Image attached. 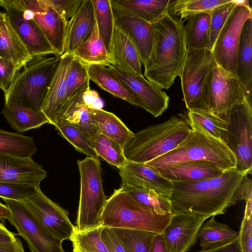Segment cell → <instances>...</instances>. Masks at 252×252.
Wrapping results in <instances>:
<instances>
[{
	"label": "cell",
	"instance_id": "22",
	"mask_svg": "<svg viewBox=\"0 0 252 252\" xmlns=\"http://www.w3.org/2000/svg\"><path fill=\"white\" fill-rule=\"evenodd\" d=\"M81 91L68 99L60 110L57 122H64L77 127L89 140L99 133L93 109L85 103Z\"/></svg>",
	"mask_w": 252,
	"mask_h": 252
},
{
	"label": "cell",
	"instance_id": "27",
	"mask_svg": "<svg viewBox=\"0 0 252 252\" xmlns=\"http://www.w3.org/2000/svg\"><path fill=\"white\" fill-rule=\"evenodd\" d=\"M88 72L90 80L100 88L116 97L143 108L141 101L125 87L112 66L91 64L88 65Z\"/></svg>",
	"mask_w": 252,
	"mask_h": 252
},
{
	"label": "cell",
	"instance_id": "15",
	"mask_svg": "<svg viewBox=\"0 0 252 252\" xmlns=\"http://www.w3.org/2000/svg\"><path fill=\"white\" fill-rule=\"evenodd\" d=\"M39 27L58 56L64 54L67 22L44 0H13Z\"/></svg>",
	"mask_w": 252,
	"mask_h": 252
},
{
	"label": "cell",
	"instance_id": "38",
	"mask_svg": "<svg viewBox=\"0 0 252 252\" xmlns=\"http://www.w3.org/2000/svg\"><path fill=\"white\" fill-rule=\"evenodd\" d=\"M92 2L99 33L109 54L115 27L111 0H92Z\"/></svg>",
	"mask_w": 252,
	"mask_h": 252
},
{
	"label": "cell",
	"instance_id": "55",
	"mask_svg": "<svg viewBox=\"0 0 252 252\" xmlns=\"http://www.w3.org/2000/svg\"><path fill=\"white\" fill-rule=\"evenodd\" d=\"M16 239L15 234L10 231L0 222V244L13 243Z\"/></svg>",
	"mask_w": 252,
	"mask_h": 252
},
{
	"label": "cell",
	"instance_id": "2",
	"mask_svg": "<svg viewBox=\"0 0 252 252\" xmlns=\"http://www.w3.org/2000/svg\"><path fill=\"white\" fill-rule=\"evenodd\" d=\"M184 22L167 11L152 23L153 45L144 75L161 90L173 85L184 65L187 52Z\"/></svg>",
	"mask_w": 252,
	"mask_h": 252
},
{
	"label": "cell",
	"instance_id": "3",
	"mask_svg": "<svg viewBox=\"0 0 252 252\" xmlns=\"http://www.w3.org/2000/svg\"><path fill=\"white\" fill-rule=\"evenodd\" d=\"M191 130L185 116H172L163 123L134 133L123 147L124 156L127 161L147 162L176 148Z\"/></svg>",
	"mask_w": 252,
	"mask_h": 252
},
{
	"label": "cell",
	"instance_id": "23",
	"mask_svg": "<svg viewBox=\"0 0 252 252\" xmlns=\"http://www.w3.org/2000/svg\"><path fill=\"white\" fill-rule=\"evenodd\" d=\"M94 20L92 0H83L76 13L67 23L63 54L72 55L88 38L93 29Z\"/></svg>",
	"mask_w": 252,
	"mask_h": 252
},
{
	"label": "cell",
	"instance_id": "17",
	"mask_svg": "<svg viewBox=\"0 0 252 252\" xmlns=\"http://www.w3.org/2000/svg\"><path fill=\"white\" fill-rule=\"evenodd\" d=\"M112 67L125 87L141 101L144 109L158 117L167 109L169 97L161 89L143 75Z\"/></svg>",
	"mask_w": 252,
	"mask_h": 252
},
{
	"label": "cell",
	"instance_id": "39",
	"mask_svg": "<svg viewBox=\"0 0 252 252\" xmlns=\"http://www.w3.org/2000/svg\"><path fill=\"white\" fill-rule=\"evenodd\" d=\"M231 0H171L168 13L181 19L201 13H208L216 7Z\"/></svg>",
	"mask_w": 252,
	"mask_h": 252
},
{
	"label": "cell",
	"instance_id": "12",
	"mask_svg": "<svg viewBox=\"0 0 252 252\" xmlns=\"http://www.w3.org/2000/svg\"><path fill=\"white\" fill-rule=\"evenodd\" d=\"M246 99H248L245 87L239 78L227 72L215 63L208 112L227 123L231 110Z\"/></svg>",
	"mask_w": 252,
	"mask_h": 252
},
{
	"label": "cell",
	"instance_id": "41",
	"mask_svg": "<svg viewBox=\"0 0 252 252\" xmlns=\"http://www.w3.org/2000/svg\"><path fill=\"white\" fill-rule=\"evenodd\" d=\"M90 141L97 155L108 163L119 168L127 161L122 147L100 132Z\"/></svg>",
	"mask_w": 252,
	"mask_h": 252
},
{
	"label": "cell",
	"instance_id": "53",
	"mask_svg": "<svg viewBox=\"0 0 252 252\" xmlns=\"http://www.w3.org/2000/svg\"><path fill=\"white\" fill-rule=\"evenodd\" d=\"M0 252H25L22 242L17 237L16 241L10 244H0Z\"/></svg>",
	"mask_w": 252,
	"mask_h": 252
},
{
	"label": "cell",
	"instance_id": "4",
	"mask_svg": "<svg viewBox=\"0 0 252 252\" xmlns=\"http://www.w3.org/2000/svg\"><path fill=\"white\" fill-rule=\"evenodd\" d=\"M189 125L190 132L178 146L145 163L157 168L173 163L203 161L216 165L223 171L236 168V158L225 143L198 126Z\"/></svg>",
	"mask_w": 252,
	"mask_h": 252
},
{
	"label": "cell",
	"instance_id": "35",
	"mask_svg": "<svg viewBox=\"0 0 252 252\" xmlns=\"http://www.w3.org/2000/svg\"><path fill=\"white\" fill-rule=\"evenodd\" d=\"M36 152L33 138L0 129V155L31 158Z\"/></svg>",
	"mask_w": 252,
	"mask_h": 252
},
{
	"label": "cell",
	"instance_id": "32",
	"mask_svg": "<svg viewBox=\"0 0 252 252\" xmlns=\"http://www.w3.org/2000/svg\"><path fill=\"white\" fill-rule=\"evenodd\" d=\"M197 236L201 250H207L234 242L238 239L239 232L226 223L217 222L215 216H212L210 220L201 225Z\"/></svg>",
	"mask_w": 252,
	"mask_h": 252
},
{
	"label": "cell",
	"instance_id": "10",
	"mask_svg": "<svg viewBox=\"0 0 252 252\" xmlns=\"http://www.w3.org/2000/svg\"><path fill=\"white\" fill-rule=\"evenodd\" d=\"M225 144L235 155L236 168L248 175L252 171V107L246 99L230 111Z\"/></svg>",
	"mask_w": 252,
	"mask_h": 252
},
{
	"label": "cell",
	"instance_id": "37",
	"mask_svg": "<svg viewBox=\"0 0 252 252\" xmlns=\"http://www.w3.org/2000/svg\"><path fill=\"white\" fill-rule=\"evenodd\" d=\"M139 203L156 211L173 214L169 197L151 189H143L122 184L120 187Z\"/></svg>",
	"mask_w": 252,
	"mask_h": 252
},
{
	"label": "cell",
	"instance_id": "29",
	"mask_svg": "<svg viewBox=\"0 0 252 252\" xmlns=\"http://www.w3.org/2000/svg\"><path fill=\"white\" fill-rule=\"evenodd\" d=\"M252 18L243 27L240 39L237 76L245 87L248 98L252 101Z\"/></svg>",
	"mask_w": 252,
	"mask_h": 252
},
{
	"label": "cell",
	"instance_id": "25",
	"mask_svg": "<svg viewBox=\"0 0 252 252\" xmlns=\"http://www.w3.org/2000/svg\"><path fill=\"white\" fill-rule=\"evenodd\" d=\"M112 66L143 76L137 51L129 38L115 26L109 53Z\"/></svg>",
	"mask_w": 252,
	"mask_h": 252
},
{
	"label": "cell",
	"instance_id": "40",
	"mask_svg": "<svg viewBox=\"0 0 252 252\" xmlns=\"http://www.w3.org/2000/svg\"><path fill=\"white\" fill-rule=\"evenodd\" d=\"M126 252H150L153 240L158 233L150 231L111 228Z\"/></svg>",
	"mask_w": 252,
	"mask_h": 252
},
{
	"label": "cell",
	"instance_id": "48",
	"mask_svg": "<svg viewBox=\"0 0 252 252\" xmlns=\"http://www.w3.org/2000/svg\"><path fill=\"white\" fill-rule=\"evenodd\" d=\"M19 71L13 63L0 58V89L4 94L10 90Z\"/></svg>",
	"mask_w": 252,
	"mask_h": 252
},
{
	"label": "cell",
	"instance_id": "36",
	"mask_svg": "<svg viewBox=\"0 0 252 252\" xmlns=\"http://www.w3.org/2000/svg\"><path fill=\"white\" fill-rule=\"evenodd\" d=\"M186 118L190 124L225 143L227 125L224 121L208 111L202 110L188 111Z\"/></svg>",
	"mask_w": 252,
	"mask_h": 252
},
{
	"label": "cell",
	"instance_id": "7",
	"mask_svg": "<svg viewBox=\"0 0 252 252\" xmlns=\"http://www.w3.org/2000/svg\"><path fill=\"white\" fill-rule=\"evenodd\" d=\"M80 178V191L75 230L82 232L101 225V217L107 198L98 158L86 157L78 160Z\"/></svg>",
	"mask_w": 252,
	"mask_h": 252
},
{
	"label": "cell",
	"instance_id": "31",
	"mask_svg": "<svg viewBox=\"0 0 252 252\" xmlns=\"http://www.w3.org/2000/svg\"><path fill=\"white\" fill-rule=\"evenodd\" d=\"M1 113L11 127L19 132L37 128L48 123L41 113L15 103H5Z\"/></svg>",
	"mask_w": 252,
	"mask_h": 252
},
{
	"label": "cell",
	"instance_id": "49",
	"mask_svg": "<svg viewBox=\"0 0 252 252\" xmlns=\"http://www.w3.org/2000/svg\"><path fill=\"white\" fill-rule=\"evenodd\" d=\"M238 232L242 252H252V215L244 216Z\"/></svg>",
	"mask_w": 252,
	"mask_h": 252
},
{
	"label": "cell",
	"instance_id": "6",
	"mask_svg": "<svg viewBox=\"0 0 252 252\" xmlns=\"http://www.w3.org/2000/svg\"><path fill=\"white\" fill-rule=\"evenodd\" d=\"M61 56L33 58L18 73L8 92L5 103L13 102L36 112L41 107Z\"/></svg>",
	"mask_w": 252,
	"mask_h": 252
},
{
	"label": "cell",
	"instance_id": "52",
	"mask_svg": "<svg viewBox=\"0 0 252 252\" xmlns=\"http://www.w3.org/2000/svg\"><path fill=\"white\" fill-rule=\"evenodd\" d=\"M196 252H242L238 239L233 242L216 248L200 250Z\"/></svg>",
	"mask_w": 252,
	"mask_h": 252
},
{
	"label": "cell",
	"instance_id": "42",
	"mask_svg": "<svg viewBox=\"0 0 252 252\" xmlns=\"http://www.w3.org/2000/svg\"><path fill=\"white\" fill-rule=\"evenodd\" d=\"M103 226L79 232L75 230L70 239L73 252H109L101 239Z\"/></svg>",
	"mask_w": 252,
	"mask_h": 252
},
{
	"label": "cell",
	"instance_id": "16",
	"mask_svg": "<svg viewBox=\"0 0 252 252\" xmlns=\"http://www.w3.org/2000/svg\"><path fill=\"white\" fill-rule=\"evenodd\" d=\"M205 216L189 213H173L168 224L162 233L168 252H187L197 239Z\"/></svg>",
	"mask_w": 252,
	"mask_h": 252
},
{
	"label": "cell",
	"instance_id": "20",
	"mask_svg": "<svg viewBox=\"0 0 252 252\" xmlns=\"http://www.w3.org/2000/svg\"><path fill=\"white\" fill-rule=\"evenodd\" d=\"M112 7L115 26L129 38L137 51L141 64L144 65L152 48V23Z\"/></svg>",
	"mask_w": 252,
	"mask_h": 252
},
{
	"label": "cell",
	"instance_id": "51",
	"mask_svg": "<svg viewBox=\"0 0 252 252\" xmlns=\"http://www.w3.org/2000/svg\"><path fill=\"white\" fill-rule=\"evenodd\" d=\"M83 98L85 104L93 109H102L104 103L98 93L90 88L83 93Z\"/></svg>",
	"mask_w": 252,
	"mask_h": 252
},
{
	"label": "cell",
	"instance_id": "18",
	"mask_svg": "<svg viewBox=\"0 0 252 252\" xmlns=\"http://www.w3.org/2000/svg\"><path fill=\"white\" fill-rule=\"evenodd\" d=\"M47 176L42 166L32 158L0 155V182L26 184L39 187Z\"/></svg>",
	"mask_w": 252,
	"mask_h": 252
},
{
	"label": "cell",
	"instance_id": "44",
	"mask_svg": "<svg viewBox=\"0 0 252 252\" xmlns=\"http://www.w3.org/2000/svg\"><path fill=\"white\" fill-rule=\"evenodd\" d=\"M59 134L80 153L94 158H98L87 136L77 127L62 122L55 125Z\"/></svg>",
	"mask_w": 252,
	"mask_h": 252
},
{
	"label": "cell",
	"instance_id": "30",
	"mask_svg": "<svg viewBox=\"0 0 252 252\" xmlns=\"http://www.w3.org/2000/svg\"><path fill=\"white\" fill-rule=\"evenodd\" d=\"M72 55L87 65L112 66L110 55L99 33L95 18L91 33Z\"/></svg>",
	"mask_w": 252,
	"mask_h": 252
},
{
	"label": "cell",
	"instance_id": "45",
	"mask_svg": "<svg viewBox=\"0 0 252 252\" xmlns=\"http://www.w3.org/2000/svg\"><path fill=\"white\" fill-rule=\"evenodd\" d=\"M238 0H231L209 12L210 16V37L208 49L211 50L215 41L228 17Z\"/></svg>",
	"mask_w": 252,
	"mask_h": 252
},
{
	"label": "cell",
	"instance_id": "46",
	"mask_svg": "<svg viewBox=\"0 0 252 252\" xmlns=\"http://www.w3.org/2000/svg\"><path fill=\"white\" fill-rule=\"evenodd\" d=\"M39 188L26 184L0 182V197L23 201L34 195Z\"/></svg>",
	"mask_w": 252,
	"mask_h": 252
},
{
	"label": "cell",
	"instance_id": "14",
	"mask_svg": "<svg viewBox=\"0 0 252 252\" xmlns=\"http://www.w3.org/2000/svg\"><path fill=\"white\" fill-rule=\"evenodd\" d=\"M0 6L5 9L9 23L32 57L58 56L35 22L13 0H0Z\"/></svg>",
	"mask_w": 252,
	"mask_h": 252
},
{
	"label": "cell",
	"instance_id": "19",
	"mask_svg": "<svg viewBox=\"0 0 252 252\" xmlns=\"http://www.w3.org/2000/svg\"><path fill=\"white\" fill-rule=\"evenodd\" d=\"M118 169L122 184L153 189L170 197L173 190V183L162 176L156 169L145 163L129 161Z\"/></svg>",
	"mask_w": 252,
	"mask_h": 252
},
{
	"label": "cell",
	"instance_id": "47",
	"mask_svg": "<svg viewBox=\"0 0 252 252\" xmlns=\"http://www.w3.org/2000/svg\"><path fill=\"white\" fill-rule=\"evenodd\" d=\"M83 0H44L67 23L76 13Z\"/></svg>",
	"mask_w": 252,
	"mask_h": 252
},
{
	"label": "cell",
	"instance_id": "24",
	"mask_svg": "<svg viewBox=\"0 0 252 252\" xmlns=\"http://www.w3.org/2000/svg\"><path fill=\"white\" fill-rule=\"evenodd\" d=\"M155 169L171 182L205 180L217 177L224 172L216 165L203 161L173 163Z\"/></svg>",
	"mask_w": 252,
	"mask_h": 252
},
{
	"label": "cell",
	"instance_id": "5",
	"mask_svg": "<svg viewBox=\"0 0 252 252\" xmlns=\"http://www.w3.org/2000/svg\"><path fill=\"white\" fill-rule=\"evenodd\" d=\"M173 214L158 212L137 202L121 188L107 199L101 225L162 233Z\"/></svg>",
	"mask_w": 252,
	"mask_h": 252
},
{
	"label": "cell",
	"instance_id": "56",
	"mask_svg": "<svg viewBox=\"0 0 252 252\" xmlns=\"http://www.w3.org/2000/svg\"><path fill=\"white\" fill-rule=\"evenodd\" d=\"M10 217V212L6 205L0 202V219L8 220Z\"/></svg>",
	"mask_w": 252,
	"mask_h": 252
},
{
	"label": "cell",
	"instance_id": "21",
	"mask_svg": "<svg viewBox=\"0 0 252 252\" xmlns=\"http://www.w3.org/2000/svg\"><path fill=\"white\" fill-rule=\"evenodd\" d=\"M73 59L71 54L61 56L41 107V112L47 119L48 123L54 126L58 114L66 101V76Z\"/></svg>",
	"mask_w": 252,
	"mask_h": 252
},
{
	"label": "cell",
	"instance_id": "33",
	"mask_svg": "<svg viewBox=\"0 0 252 252\" xmlns=\"http://www.w3.org/2000/svg\"><path fill=\"white\" fill-rule=\"evenodd\" d=\"M184 33L188 49L208 48L210 37V16L204 12L186 19Z\"/></svg>",
	"mask_w": 252,
	"mask_h": 252
},
{
	"label": "cell",
	"instance_id": "28",
	"mask_svg": "<svg viewBox=\"0 0 252 252\" xmlns=\"http://www.w3.org/2000/svg\"><path fill=\"white\" fill-rule=\"evenodd\" d=\"M170 0H111L117 10L152 23L168 11Z\"/></svg>",
	"mask_w": 252,
	"mask_h": 252
},
{
	"label": "cell",
	"instance_id": "1",
	"mask_svg": "<svg viewBox=\"0 0 252 252\" xmlns=\"http://www.w3.org/2000/svg\"><path fill=\"white\" fill-rule=\"evenodd\" d=\"M246 174L234 168L210 179L172 182L169 198L173 213H189L207 218L224 214L239 201V190Z\"/></svg>",
	"mask_w": 252,
	"mask_h": 252
},
{
	"label": "cell",
	"instance_id": "43",
	"mask_svg": "<svg viewBox=\"0 0 252 252\" xmlns=\"http://www.w3.org/2000/svg\"><path fill=\"white\" fill-rule=\"evenodd\" d=\"M90 80L88 65L73 56L66 76V101L79 92L89 89Z\"/></svg>",
	"mask_w": 252,
	"mask_h": 252
},
{
	"label": "cell",
	"instance_id": "11",
	"mask_svg": "<svg viewBox=\"0 0 252 252\" xmlns=\"http://www.w3.org/2000/svg\"><path fill=\"white\" fill-rule=\"evenodd\" d=\"M2 199L10 212L7 220L25 239L31 252H64L63 242L43 230L22 201Z\"/></svg>",
	"mask_w": 252,
	"mask_h": 252
},
{
	"label": "cell",
	"instance_id": "57",
	"mask_svg": "<svg viewBox=\"0 0 252 252\" xmlns=\"http://www.w3.org/2000/svg\"><path fill=\"white\" fill-rule=\"evenodd\" d=\"M2 13H3L0 12V22H1V18H2Z\"/></svg>",
	"mask_w": 252,
	"mask_h": 252
},
{
	"label": "cell",
	"instance_id": "34",
	"mask_svg": "<svg viewBox=\"0 0 252 252\" xmlns=\"http://www.w3.org/2000/svg\"><path fill=\"white\" fill-rule=\"evenodd\" d=\"M93 110L99 132L123 148L134 133L114 114L103 109Z\"/></svg>",
	"mask_w": 252,
	"mask_h": 252
},
{
	"label": "cell",
	"instance_id": "26",
	"mask_svg": "<svg viewBox=\"0 0 252 252\" xmlns=\"http://www.w3.org/2000/svg\"><path fill=\"white\" fill-rule=\"evenodd\" d=\"M0 58L13 63L20 70L33 58L2 13L0 27Z\"/></svg>",
	"mask_w": 252,
	"mask_h": 252
},
{
	"label": "cell",
	"instance_id": "50",
	"mask_svg": "<svg viewBox=\"0 0 252 252\" xmlns=\"http://www.w3.org/2000/svg\"><path fill=\"white\" fill-rule=\"evenodd\" d=\"M100 236L109 252H126L123 244L111 228L103 226Z\"/></svg>",
	"mask_w": 252,
	"mask_h": 252
},
{
	"label": "cell",
	"instance_id": "13",
	"mask_svg": "<svg viewBox=\"0 0 252 252\" xmlns=\"http://www.w3.org/2000/svg\"><path fill=\"white\" fill-rule=\"evenodd\" d=\"M21 201L47 233L62 242L70 240L75 228L67 212L46 196L40 188L34 195Z\"/></svg>",
	"mask_w": 252,
	"mask_h": 252
},
{
	"label": "cell",
	"instance_id": "54",
	"mask_svg": "<svg viewBox=\"0 0 252 252\" xmlns=\"http://www.w3.org/2000/svg\"><path fill=\"white\" fill-rule=\"evenodd\" d=\"M150 252H168L165 245L162 233H158L154 238Z\"/></svg>",
	"mask_w": 252,
	"mask_h": 252
},
{
	"label": "cell",
	"instance_id": "9",
	"mask_svg": "<svg viewBox=\"0 0 252 252\" xmlns=\"http://www.w3.org/2000/svg\"><path fill=\"white\" fill-rule=\"evenodd\" d=\"M252 12L248 0H238L211 49L217 64L236 76L241 33L245 22L252 18Z\"/></svg>",
	"mask_w": 252,
	"mask_h": 252
},
{
	"label": "cell",
	"instance_id": "8",
	"mask_svg": "<svg viewBox=\"0 0 252 252\" xmlns=\"http://www.w3.org/2000/svg\"><path fill=\"white\" fill-rule=\"evenodd\" d=\"M211 50L188 49L179 76L188 111H208L211 82L215 64Z\"/></svg>",
	"mask_w": 252,
	"mask_h": 252
}]
</instances>
